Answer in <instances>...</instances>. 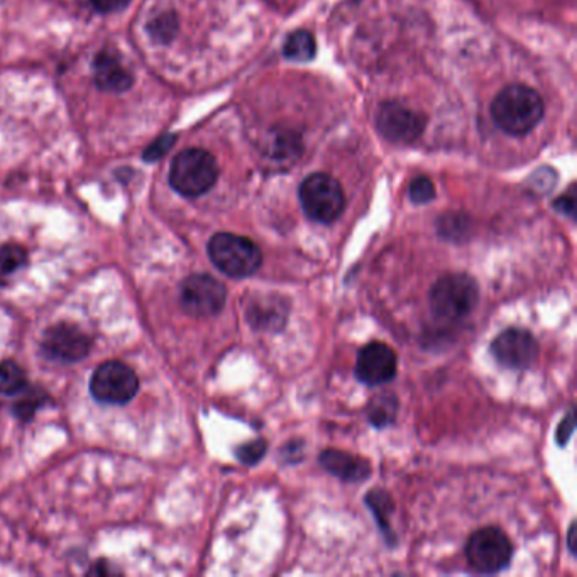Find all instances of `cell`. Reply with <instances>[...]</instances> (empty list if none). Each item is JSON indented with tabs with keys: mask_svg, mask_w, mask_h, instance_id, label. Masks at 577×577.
I'll list each match as a JSON object with an SVG mask.
<instances>
[{
	"mask_svg": "<svg viewBox=\"0 0 577 577\" xmlns=\"http://www.w3.org/2000/svg\"><path fill=\"white\" fill-rule=\"evenodd\" d=\"M544 100L527 85H508L491 104V117L501 131L512 136H525L544 117Z\"/></svg>",
	"mask_w": 577,
	"mask_h": 577,
	"instance_id": "cell-1",
	"label": "cell"
},
{
	"mask_svg": "<svg viewBox=\"0 0 577 577\" xmlns=\"http://www.w3.org/2000/svg\"><path fill=\"white\" fill-rule=\"evenodd\" d=\"M435 319L459 322L478 307L479 285L468 273H449L435 281L429 295Z\"/></svg>",
	"mask_w": 577,
	"mask_h": 577,
	"instance_id": "cell-2",
	"label": "cell"
},
{
	"mask_svg": "<svg viewBox=\"0 0 577 577\" xmlns=\"http://www.w3.org/2000/svg\"><path fill=\"white\" fill-rule=\"evenodd\" d=\"M219 165L214 156L200 148L185 149L171 161L170 185L183 197L197 198L214 187Z\"/></svg>",
	"mask_w": 577,
	"mask_h": 577,
	"instance_id": "cell-3",
	"label": "cell"
},
{
	"mask_svg": "<svg viewBox=\"0 0 577 577\" xmlns=\"http://www.w3.org/2000/svg\"><path fill=\"white\" fill-rule=\"evenodd\" d=\"M207 251L215 268L231 278H248L263 264V253L258 244L231 232L215 234Z\"/></svg>",
	"mask_w": 577,
	"mask_h": 577,
	"instance_id": "cell-4",
	"label": "cell"
},
{
	"mask_svg": "<svg viewBox=\"0 0 577 577\" xmlns=\"http://www.w3.org/2000/svg\"><path fill=\"white\" fill-rule=\"evenodd\" d=\"M298 197L305 214L320 224H332L341 217L346 207L341 183L327 173L307 176L300 185Z\"/></svg>",
	"mask_w": 577,
	"mask_h": 577,
	"instance_id": "cell-5",
	"label": "cell"
},
{
	"mask_svg": "<svg viewBox=\"0 0 577 577\" xmlns=\"http://www.w3.org/2000/svg\"><path fill=\"white\" fill-rule=\"evenodd\" d=\"M469 566L479 574H496L510 566L513 545L508 535L498 527L476 530L466 544Z\"/></svg>",
	"mask_w": 577,
	"mask_h": 577,
	"instance_id": "cell-6",
	"label": "cell"
},
{
	"mask_svg": "<svg viewBox=\"0 0 577 577\" xmlns=\"http://www.w3.org/2000/svg\"><path fill=\"white\" fill-rule=\"evenodd\" d=\"M139 390L138 374L121 361H107L95 369L90 380V393L99 403L124 405Z\"/></svg>",
	"mask_w": 577,
	"mask_h": 577,
	"instance_id": "cell-7",
	"label": "cell"
},
{
	"mask_svg": "<svg viewBox=\"0 0 577 577\" xmlns=\"http://www.w3.org/2000/svg\"><path fill=\"white\" fill-rule=\"evenodd\" d=\"M227 300L224 283L207 273L188 276L182 283L180 303L183 310L195 319H207L219 314Z\"/></svg>",
	"mask_w": 577,
	"mask_h": 577,
	"instance_id": "cell-8",
	"label": "cell"
},
{
	"mask_svg": "<svg viewBox=\"0 0 577 577\" xmlns=\"http://www.w3.org/2000/svg\"><path fill=\"white\" fill-rule=\"evenodd\" d=\"M425 117L398 102H385L376 112V129L383 138L393 143L408 144L422 136Z\"/></svg>",
	"mask_w": 577,
	"mask_h": 577,
	"instance_id": "cell-9",
	"label": "cell"
},
{
	"mask_svg": "<svg viewBox=\"0 0 577 577\" xmlns=\"http://www.w3.org/2000/svg\"><path fill=\"white\" fill-rule=\"evenodd\" d=\"M491 354L505 368L527 369L539 359L540 347L527 329L512 327L491 342Z\"/></svg>",
	"mask_w": 577,
	"mask_h": 577,
	"instance_id": "cell-10",
	"label": "cell"
},
{
	"mask_svg": "<svg viewBox=\"0 0 577 577\" xmlns=\"http://www.w3.org/2000/svg\"><path fill=\"white\" fill-rule=\"evenodd\" d=\"M41 349L50 359L61 363H78L87 358L92 339L77 325L56 324L44 332Z\"/></svg>",
	"mask_w": 577,
	"mask_h": 577,
	"instance_id": "cell-11",
	"label": "cell"
},
{
	"mask_svg": "<svg viewBox=\"0 0 577 577\" xmlns=\"http://www.w3.org/2000/svg\"><path fill=\"white\" fill-rule=\"evenodd\" d=\"M398 359L390 346L383 342H371L358 354L356 376L364 385L381 386L395 378Z\"/></svg>",
	"mask_w": 577,
	"mask_h": 577,
	"instance_id": "cell-12",
	"label": "cell"
},
{
	"mask_svg": "<svg viewBox=\"0 0 577 577\" xmlns=\"http://www.w3.org/2000/svg\"><path fill=\"white\" fill-rule=\"evenodd\" d=\"M290 315V303L285 297L268 293L251 300L246 310L248 322L259 332H278L285 327Z\"/></svg>",
	"mask_w": 577,
	"mask_h": 577,
	"instance_id": "cell-13",
	"label": "cell"
},
{
	"mask_svg": "<svg viewBox=\"0 0 577 577\" xmlns=\"http://www.w3.org/2000/svg\"><path fill=\"white\" fill-rule=\"evenodd\" d=\"M94 77L95 85L110 94H122L134 83V77L126 66L122 65L121 58L109 50L100 51L99 55L95 56Z\"/></svg>",
	"mask_w": 577,
	"mask_h": 577,
	"instance_id": "cell-14",
	"label": "cell"
},
{
	"mask_svg": "<svg viewBox=\"0 0 577 577\" xmlns=\"http://www.w3.org/2000/svg\"><path fill=\"white\" fill-rule=\"evenodd\" d=\"M320 466L327 473L346 483H361L371 476V464L364 457L337 449H325L319 456Z\"/></svg>",
	"mask_w": 577,
	"mask_h": 577,
	"instance_id": "cell-15",
	"label": "cell"
},
{
	"mask_svg": "<svg viewBox=\"0 0 577 577\" xmlns=\"http://www.w3.org/2000/svg\"><path fill=\"white\" fill-rule=\"evenodd\" d=\"M398 398L390 391H383L380 395L374 396L368 405V420L371 425L383 429L386 425L395 422L398 413Z\"/></svg>",
	"mask_w": 577,
	"mask_h": 577,
	"instance_id": "cell-16",
	"label": "cell"
},
{
	"mask_svg": "<svg viewBox=\"0 0 577 577\" xmlns=\"http://www.w3.org/2000/svg\"><path fill=\"white\" fill-rule=\"evenodd\" d=\"M315 53H317V43H315L314 34L303 29L290 34L283 46V55L288 60L300 61V63L314 60Z\"/></svg>",
	"mask_w": 577,
	"mask_h": 577,
	"instance_id": "cell-17",
	"label": "cell"
},
{
	"mask_svg": "<svg viewBox=\"0 0 577 577\" xmlns=\"http://www.w3.org/2000/svg\"><path fill=\"white\" fill-rule=\"evenodd\" d=\"M366 503H368L371 512H373L374 517L378 520V525H380L383 534L386 535V539H393L395 535L391 534L390 530V515L393 513V501H391L390 495L383 490H373L369 491L368 496H366Z\"/></svg>",
	"mask_w": 577,
	"mask_h": 577,
	"instance_id": "cell-18",
	"label": "cell"
},
{
	"mask_svg": "<svg viewBox=\"0 0 577 577\" xmlns=\"http://www.w3.org/2000/svg\"><path fill=\"white\" fill-rule=\"evenodd\" d=\"M28 388V378L24 369L14 361L0 363V393L17 395Z\"/></svg>",
	"mask_w": 577,
	"mask_h": 577,
	"instance_id": "cell-19",
	"label": "cell"
},
{
	"mask_svg": "<svg viewBox=\"0 0 577 577\" xmlns=\"http://www.w3.org/2000/svg\"><path fill=\"white\" fill-rule=\"evenodd\" d=\"M437 231L446 241H462L464 237H468L469 219L462 214L444 215L437 220Z\"/></svg>",
	"mask_w": 577,
	"mask_h": 577,
	"instance_id": "cell-20",
	"label": "cell"
},
{
	"mask_svg": "<svg viewBox=\"0 0 577 577\" xmlns=\"http://www.w3.org/2000/svg\"><path fill=\"white\" fill-rule=\"evenodd\" d=\"M26 261H28V254L21 246L17 244L0 246V278H7L17 270H21Z\"/></svg>",
	"mask_w": 577,
	"mask_h": 577,
	"instance_id": "cell-21",
	"label": "cell"
},
{
	"mask_svg": "<svg viewBox=\"0 0 577 577\" xmlns=\"http://www.w3.org/2000/svg\"><path fill=\"white\" fill-rule=\"evenodd\" d=\"M176 28H178V22H176L175 14L166 12L153 19V22H149L148 31L156 41L168 43L175 36Z\"/></svg>",
	"mask_w": 577,
	"mask_h": 577,
	"instance_id": "cell-22",
	"label": "cell"
},
{
	"mask_svg": "<svg viewBox=\"0 0 577 577\" xmlns=\"http://www.w3.org/2000/svg\"><path fill=\"white\" fill-rule=\"evenodd\" d=\"M408 195H410V200H412L413 204H429L435 198L434 183L427 176H418L410 183Z\"/></svg>",
	"mask_w": 577,
	"mask_h": 577,
	"instance_id": "cell-23",
	"label": "cell"
},
{
	"mask_svg": "<svg viewBox=\"0 0 577 577\" xmlns=\"http://www.w3.org/2000/svg\"><path fill=\"white\" fill-rule=\"evenodd\" d=\"M266 452H268V442L263 439H258L239 447L236 454L237 459H239L242 464H246V466H254V464H258V462L263 459Z\"/></svg>",
	"mask_w": 577,
	"mask_h": 577,
	"instance_id": "cell-24",
	"label": "cell"
},
{
	"mask_svg": "<svg viewBox=\"0 0 577 577\" xmlns=\"http://www.w3.org/2000/svg\"><path fill=\"white\" fill-rule=\"evenodd\" d=\"M43 398V393H39V391H28V393L22 396L21 400L17 402L16 407H14V413H16L17 417L22 418V420L33 418L34 412L43 405Z\"/></svg>",
	"mask_w": 577,
	"mask_h": 577,
	"instance_id": "cell-25",
	"label": "cell"
},
{
	"mask_svg": "<svg viewBox=\"0 0 577 577\" xmlns=\"http://www.w3.org/2000/svg\"><path fill=\"white\" fill-rule=\"evenodd\" d=\"M176 136L175 134H163L160 138L156 139L154 143L149 144L146 151H144L143 158L144 161H149V163H153V161H158L168 153V149L175 144Z\"/></svg>",
	"mask_w": 577,
	"mask_h": 577,
	"instance_id": "cell-26",
	"label": "cell"
},
{
	"mask_svg": "<svg viewBox=\"0 0 577 577\" xmlns=\"http://www.w3.org/2000/svg\"><path fill=\"white\" fill-rule=\"evenodd\" d=\"M574 429H576V417H574V410H569V412L562 418L561 424L557 427L556 440L559 446H567V442L571 439L572 434H574Z\"/></svg>",
	"mask_w": 577,
	"mask_h": 577,
	"instance_id": "cell-27",
	"label": "cell"
},
{
	"mask_svg": "<svg viewBox=\"0 0 577 577\" xmlns=\"http://www.w3.org/2000/svg\"><path fill=\"white\" fill-rule=\"evenodd\" d=\"M90 2L102 14L122 11V9H126L131 4V0H90Z\"/></svg>",
	"mask_w": 577,
	"mask_h": 577,
	"instance_id": "cell-28",
	"label": "cell"
},
{
	"mask_svg": "<svg viewBox=\"0 0 577 577\" xmlns=\"http://www.w3.org/2000/svg\"><path fill=\"white\" fill-rule=\"evenodd\" d=\"M554 207H556L561 214L574 217V212H576V200H574V195H564V197L557 198Z\"/></svg>",
	"mask_w": 577,
	"mask_h": 577,
	"instance_id": "cell-29",
	"label": "cell"
},
{
	"mask_svg": "<svg viewBox=\"0 0 577 577\" xmlns=\"http://www.w3.org/2000/svg\"><path fill=\"white\" fill-rule=\"evenodd\" d=\"M574 540H576V522H572L571 525H569V532H567V547H569V552H571L572 556L576 554Z\"/></svg>",
	"mask_w": 577,
	"mask_h": 577,
	"instance_id": "cell-30",
	"label": "cell"
}]
</instances>
